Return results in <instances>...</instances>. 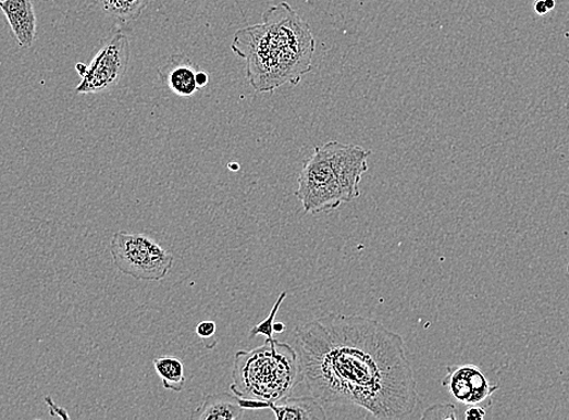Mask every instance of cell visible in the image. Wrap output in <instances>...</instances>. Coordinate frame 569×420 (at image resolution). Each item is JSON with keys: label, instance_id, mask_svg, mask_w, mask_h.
Instances as JSON below:
<instances>
[{"label": "cell", "instance_id": "cell-24", "mask_svg": "<svg viewBox=\"0 0 569 420\" xmlns=\"http://www.w3.org/2000/svg\"><path fill=\"white\" fill-rule=\"evenodd\" d=\"M544 3L546 5L547 10H549V12H552V10H554L556 7L555 0H544Z\"/></svg>", "mask_w": 569, "mask_h": 420}, {"label": "cell", "instance_id": "cell-2", "mask_svg": "<svg viewBox=\"0 0 569 420\" xmlns=\"http://www.w3.org/2000/svg\"><path fill=\"white\" fill-rule=\"evenodd\" d=\"M262 25L236 32L235 55L246 61V72L257 92H273L284 84L297 85L311 71L316 39L309 25L288 3L268 9Z\"/></svg>", "mask_w": 569, "mask_h": 420}, {"label": "cell", "instance_id": "cell-21", "mask_svg": "<svg viewBox=\"0 0 569 420\" xmlns=\"http://www.w3.org/2000/svg\"><path fill=\"white\" fill-rule=\"evenodd\" d=\"M534 12L539 14L540 16H545L549 14V10H547L544 0H535L534 2Z\"/></svg>", "mask_w": 569, "mask_h": 420}, {"label": "cell", "instance_id": "cell-12", "mask_svg": "<svg viewBox=\"0 0 569 420\" xmlns=\"http://www.w3.org/2000/svg\"><path fill=\"white\" fill-rule=\"evenodd\" d=\"M277 420H326L324 406L314 396L284 397L267 404Z\"/></svg>", "mask_w": 569, "mask_h": 420}, {"label": "cell", "instance_id": "cell-20", "mask_svg": "<svg viewBox=\"0 0 569 420\" xmlns=\"http://www.w3.org/2000/svg\"><path fill=\"white\" fill-rule=\"evenodd\" d=\"M210 75L207 71L199 70L197 73V85L199 89L206 88V86L209 84Z\"/></svg>", "mask_w": 569, "mask_h": 420}, {"label": "cell", "instance_id": "cell-6", "mask_svg": "<svg viewBox=\"0 0 569 420\" xmlns=\"http://www.w3.org/2000/svg\"><path fill=\"white\" fill-rule=\"evenodd\" d=\"M131 62V42L124 34H116L96 52L81 84L77 94L111 92L121 84Z\"/></svg>", "mask_w": 569, "mask_h": 420}, {"label": "cell", "instance_id": "cell-22", "mask_svg": "<svg viewBox=\"0 0 569 420\" xmlns=\"http://www.w3.org/2000/svg\"><path fill=\"white\" fill-rule=\"evenodd\" d=\"M285 330H286V326H285V324H283V322H275V324H274V331H275L276 333H282V332H284Z\"/></svg>", "mask_w": 569, "mask_h": 420}, {"label": "cell", "instance_id": "cell-13", "mask_svg": "<svg viewBox=\"0 0 569 420\" xmlns=\"http://www.w3.org/2000/svg\"><path fill=\"white\" fill-rule=\"evenodd\" d=\"M149 2L150 0H98L102 13L123 26L141 16Z\"/></svg>", "mask_w": 569, "mask_h": 420}, {"label": "cell", "instance_id": "cell-11", "mask_svg": "<svg viewBox=\"0 0 569 420\" xmlns=\"http://www.w3.org/2000/svg\"><path fill=\"white\" fill-rule=\"evenodd\" d=\"M246 409L242 397L230 393L210 394L203 397L201 405L193 411V420H240Z\"/></svg>", "mask_w": 569, "mask_h": 420}, {"label": "cell", "instance_id": "cell-16", "mask_svg": "<svg viewBox=\"0 0 569 420\" xmlns=\"http://www.w3.org/2000/svg\"><path fill=\"white\" fill-rule=\"evenodd\" d=\"M423 419H457L456 407L453 405H435L428 408Z\"/></svg>", "mask_w": 569, "mask_h": 420}, {"label": "cell", "instance_id": "cell-3", "mask_svg": "<svg viewBox=\"0 0 569 420\" xmlns=\"http://www.w3.org/2000/svg\"><path fill=\"white\" fill-rule=\"evenodd\" d=\"M231 391L248 400L274 404L304 382L299 355L286 343L267 339L262 347L235 354Z\"/></svg>", "mask_w": 569, "mask_h": 420}, {"label": "cell", "instance_id": "cell-25", "mask_svg": "<svg viewBox=\"0 0 569 420\" xmlns=\"http://www.w3.org/2000/svg\"><path fill=\"white\" fill-rule=\"evenodd\" d=\"M232 171H239V164H230Z\"/></svg>", "mask_w": 569, "mask_h": 420}, {"label": "cell", "instance_id": "cell-14", "mask_svg": "<svg viewBox=\"0 0 569 420\" xmlns=\"http://www.w3.org/2000/svg\"><path fill=\"white\" fill-rule=\"evenodd\" d=\"M157 374L166 391L181 393L186 385L184 361L174 357H161L153 360Z\"/></svg>", "mask_w": 569, "mask_h": 420}, {"label": "cell", "instance_id": "cell-15", "mask_svg": "<svg viewBox=\"0 0 569 420\" xmlns=\"http://www.w3.org/2000/svg\"><path fill=\"white\" fill-rule=\"evenodd\" d=\"M287 297L286 291H283L281 296L276 299L270 316H268L267 319L260 322L259 325H256L251 331L249 338L252 339L257 336H264L267 339L274 338V324H275V317L277 314L279 309H281L283 301Z\"/></svg>", "mask_w": 569, "mask_h": 420}, {"label": "cell", "instance_id": "cell-18", "mask_svg": "<svg viewBox=\"0 0 569 420\" xmlns=\"http://www.w3.org/2000/svg\"><path fill=\"white\" fill-rule=\"evenodd\" d=\"M486 417V408H481L479 405L471 406L466 411V418L468 420H482Z\"/></svg>", "mask_w": 569, "mask_h": 420}, {"label": "cell", "instance_id": "cell-5", "mask_svg": "<svg viewBox=\"0 0 569 420\" xmlns=\"http://www.w3.org/2000/svg\"><path fill=\"white\" fill-rule=\"evenodd\" d=\"M295 197L306 213L318 214L338 210L343 201L339 183L324 146L316 147L298 176Z\"/></svg>", "mask_w": 569, "mask_h": 420}, {"label": "cell", "instance_id": "cell-19", "mask_svg": "<svg viewBox=\"0 0 569 420\" xmlns=\"http://www.w3.org/2000/svg\"><path fill=\"white\" fill-rule=\"evenodd\" d=\"M46 403L49 406V411H52L53 408H58V405L52 402V398L50 396L46 397ZM59 409H61V411H59L57 413L52 412L51 415L63 418V419H70V416L67 415L66 409H64V408H59Z\"/></svg>", "mask_w": 569, "mask_h": 420}, {"label": "cell", "instance_id": "cell-17", "mask_svg": "<svg viewBox=\"0 0 569 420\" xmlns=\"http://www.w3.org/2000/svg\"><path fill=\"white\" fill-rule=\"evenodd\" d=\"M197 335L202 339H208L217 335L218 325L217 322L207 320L199 322L196 329Z\"/></svg>", "mask_w": 569, "mask_h": 420}, {"label": "cell", "instance_id": "cell-1", "mask_svg": "<svg viewBox=\"0 0 569 420\" xmlns=\"http://www.w3.org/2000/svg\"><path fill=\"white\" fill-rule=\"evenodd\" d=\"M304 382L321 404L354 405L406 419L418 404L405 343L380 321L330 312L296 329Z\"/></svg>", "mask_w": 569, "mask_h": 420}, {"label": "cell", "instance_id": "cell-10", "mask_svg": "<svg viewBox=\"0 0 569 420\" xmlns=\"http://www.w3.org/2000/svg\"><path fill=\"white\" fill-rule=\"evenodd\" d=\"M2 12L21 48H30L37 37V17L32 0H3Z\"/></svg>", "mask_w": 569, "mask_h": 420}, {"label": "cell", "instance_id": "cell-23", "mask_svg": "<svg viewBox=\"0 0 569 420\" xmlns=\"http://www.w3.org/2000/svg\"><path fill=\"white\" fill-rule=\"evenodd\" d=\"M75 70L78 71V73L81 74V77H83L85 71H87V64H84V63H78L77 66H75Z\"/></svg>", "mask_w": 569, "mask_h": 420}, {"label": "cell", "instance_id": "cell-7", "mask_svg": "<svg viewBox=\"0 0 569 420\" xmlns=\"http://www.w3.org/2000/svg\"><path fill=\"white\" fill-rule=\"evenodd\" d=\"M324 147L339 183L343 201L358 199L361 196L360 182L369 171L371 150L337 141H330Z\"/></svg>", "mask_w": 569, "mask_h": 420}, {"label": "cell", "instance_id": "cell-26", "mask_svg": "<svg viewBox=\"0 0 569 420\" xmlns=\"http://www.w3.org/2000/svg\"><path fill=\"white\" fill-rule=\"evenodd\" d=\"M3 5V0H0V8H2Z\"/></svg>", "mask_w": 569, "mask_h": 420}, {"label": "cell", "instance_id": "cell-8", "mask_svg": "<svg viewBox=\"0 0 569 420\" xmlns=\"http://www.w3.org/2000/svg\"><path fill=\"white\" fill-rule=\"evenodd\" d=\"M443 385L458 403L468 406L487 400L499 387L491 385L478 366L471 363L448 366Z\"/></svg>", "mask_w": 569, "mask_h": 420}, {"label": "cell", "instance_id": "cell-9", "mask_svg": "<svg viewBox=\"0 0 569 420\" xmlns=\"http://www.w3.org/2000/svg\"><path fill=\"white\" fill-rule=\"evenodd\" d=\"M199 70L197 64L184 53H175L163 67L158 70V75L170 91L181 97H189L199 90L197 85Z\"/></svg>", "mask_w": 569, "mask_h": 420}, {"label": "cell", "instance_id": "cell-4", "mask_svg": "<svg viewBox=\"0 0 569 420\" xmlns=\"http://www.w3.org/2000/svg\"><path fill=\"white\" fill-rule=\"evenodd\" d=\"M110 251L117 271L143 282H161L174 264L173 254L145 234L115 233Z\"/></svg>", "mask_w": 569, "mask_h": 420}]
</instances>
